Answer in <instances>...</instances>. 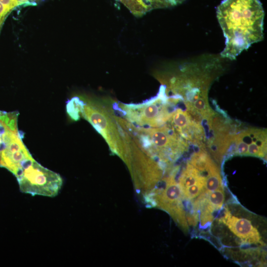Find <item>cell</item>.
<instances>
[{
    "label": "cell",
    "instance_id": "6da1fadb",
    "mask_svg": "<svg viewBox=\"0 0 267 267\" xmlns=\"http://www.w3.org/2000/svg\"><path fill=\"white\" fill-rule=\"evenodd\" d=\"M265 12L260 0H223L217 17L225 38L222 57L230 60L264 39Z\"/></svg>",
    "mask_w": 267,
    "mask_h": 267
},
{
    "label": "cell",
    "instance_id": "7a4b0ae2",
    "mask_svg": "<svg viewBox=\"0 0 267 267\" xmlns=\"http://www.w3.org/2000/svg\"><path fill=\"white\" fill-rule=\"evenodd\" d=\"M80 116L102 135L112 152L127 164L130 154L129 144L125 131L112 109L98 101L83 100Z\"/></svg>",
    "mask_w": 267,
    "mask_h": 267
},
{
    "label": "cell",
    "instance_id": "3957f363",
    "mask_svg": "<svg viewBox=\"0 0 267 267\" xmlns=\"http://www.w3.org/2000/svg\"><path fill=\"white\" fill-rule=\"evenodd\" d=\"M124 125L140 147L154 159L166 163L175 160L183 149V142L172 128L166 125L158 127H141L126 120Z\"/></svg>",
    "mask_w": 267,
    "mask_h": 267
},
{
    "label": "cell",
    "instance_id": "277c9868",
    "mask_svg": "<svg viewBox=\"0 0 267 267\" xmlns=\"http://www.w3.org/2000/svg\"><path fill=\"white\" fill-rule=\"evenodd\" d=\"M18 111L0 110V168H5L15 175L22 164L32 155L22 141L18 129Z\"/></svg>",
    "mask_w": 267,
    "mask_h": 267
},
{
    "label": "cell",
    "instance_id": "5b68a950",
    "mask_svg": "<svg viewBox=\"0 0 267 267\" xmlns=\"http://www.w3.org/2000/svg\"><path fill=\"white\" fill-rule=\"evenodd\" d=\"M172 101L162 86L158 95L141 103H121L114 108L118 110L125 120L141 127H158L168 122L173 112L169 110Z\"/></svg>",
    "mask_w": 267,
    "mask_h": 267
},
{
    "label": "cell",
    "instance_id": "8992f818",
    "mask_svg": "<svg viewBox=\"0 0 267 267\" xmlns=\"http://www.w3.org/2000/svg\"><path fill=\"white\" fill-rule=\"evenodd\" d=\"M16 178L20 191L33 196L54 197L58 194L63 183L58 174L44 167L33 158L24 164Z\"/></svg>",
    "mask_w": 267,
    "mask_h": 267
},
{
    "label": "cell",
    "instance_id": "52a82bcc",
    "mask_svg": "<svg viewBox=\"0 0 267 267\" xmlns=\"http://www.w3.org/2000/svg\"><path fill=\"white\" fill-rule=\"evenodd\" d=\"M166 185L163 190L156 192L155 200L160 208L167 212L181 228L187 231L185 213L182 204V192L173 176L165 179Z\"/></svg>",
    "mask_w": 267,
    "mask_h": 267
},
{
    "label": "cell",
    "instance_id": "ba28073f",
    "mask_svg": "<svg viewBox=\"0 0 267 267\" xmlns=\"http://www.w3.org/2000/svg\"><path fill=\"white\" fill-rule=\"evenodd\" d=\"M224 210V214L220 218L219 222L225 223L242 242L250 244L262 243L259 231L249 220L233 216L227 209Z\"/></svg>",
    "mask_w": 267,
    "mask_h": 267
},
{
    "label": "cell",
    "instance_id": "9c48e42d",
    "mask_svg": "<svg viewBox=\"0 0 267 267\" xmlns=\"http://www.w3.org/2000/svg\"><path fill=\"white\" fill-rule=\"evenodd\" d=\"M169 121L172 128L179 135L187 139L192 138L194 130L202 131L200 126L191 120L190 114L179 108L173 111Z\"/></svg>",
    "mask_w": 267,
    "mask_h": 267
},
{
    "label": "cell",
    "instance_id": "30bf717a",
    "mask_svg": "<svg viewBox=\"0 0 267 267\" xmlns=\"http://www.w3.org/2000/svg\"><path fill=\"white\" fill-rule=\"evenodd\" d=\"M122 3L132 5L138 4L146 13L155 9L177 6L185 0H117Z\"/></svg>",
    "mask_w": 267,
    "mask_h": 267
},
{
    "label": "cell",
    "instance_id": "8fae6325",
    "mask_svg": "<svg viewBox=\"0 0 267 267\" xmlns=\"http://www.w3.org/2000/svg\"><path fill=\"white\" fill-rule=\"evenodd\" d=\"M200 172L190 163H187L179 178L178 185L181 192L189 186L205 180Z\"/></svg>",
    "mask_w": 267,
    "mask_h": 267
},
{
    "label": "cell",
    "instance_id": "7c38bea8",
    "mask_svg": "<svg viewBox=\"0 0 267 267\" xmlns=\"http://www.w3.org/2000/svg\"><path fill=\"white\" fill-rule=\"evenodd\" d=\"M206 172L207 175L205 178V192L209 193L222 188V178L217 165L213 163Z\"/></svg>",
    "mask_w": 267,
    "mask_h": 267
},
{
    "label": "cell",
    "instance_id": "4fadbf2b",
    "mask_svg": "<svg viewBox=\"0 0 267 267\" xmlns=\"http://www.w3.org/2000/svg\"><path fill=\"white\" fill-rule=\"evenodd\" d=\"M207 193V192H206ZM204 195V203L212 213L215 211L221 209L225 200V194L223 188H220L214 191L206 193Z\"/></svg>",
    "mask_w": 267,
    "mask_h": 267
},
{
    "label": "cell",
    "instance_id": "5bb4252c",
    "mask_svg": "<svg viewBox=\"0 0 267 267\" xmlns=\"http://www.w3.org/2000/svg\"><path fill=\"white\" fill-rule=\"evenodd\" d=\"M213 163L210 156L203 151L195 153L190 160V164L200 172H206Z\"/></svg>",
    "mask_w": 267,
    "mask_h": 267
},
{
    "label": "cell",
    "instance_id": "9a60e30c",
    "mask_svg": "<svg viewBox=\"0 0 267 267\" xmlns=\"http://www.w3.org/2000/svg\"><path fill=\"white\" fill-rule=\"evenodd\" d=\"M82 99L78 97H73L66 104V111L69 117L74 121H78L81 117L80 110Z\"/></svg>",
    "mask_w": 267,
    "mask_h": 267
},
{
    "label": "cell",
    "instance_id": "2e32d148",
    "mask_svg": "<svg viewBox=\"0 0 267 267\" xmlns=\"http://www.w3.org/2000/svg\"><path fill=\"white\" fill-rule=\"evenodd\" d=\"M205 180L200 181L195 184L191 185L182 191V194L185 198L191 200L193 199L201 194L205 186Z\"/></svg>",
    "mask_w": 267,
    "mask_h": 267
},
{
    "label": "cell",
    "instance_id": "e0dca14e",
    "mask_svg": "<svg viewBox=\"0 0 267 267\" xmlns=\"http://www.w3.org/2000/svg\"><path fill=\"white\" fill-rule=\"evenodd\" d=\"M1 2L7 9L10 11L14 7L20 4L17 0H0Z\"/></svg>",
    "mask_w": 267,
    "mask_h": 267
}]
</instances>
